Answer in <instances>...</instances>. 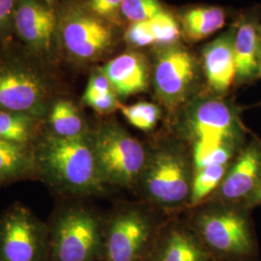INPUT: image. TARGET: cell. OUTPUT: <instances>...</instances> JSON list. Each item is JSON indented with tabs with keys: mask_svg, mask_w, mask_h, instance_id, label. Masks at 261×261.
Returning a JSON list of instances; mask_svg holds the SVG:
<instances>
[{
	"mask_svg": "<svg viewBox=\"0 0 261 261\" xmlns=\"http://www.w3.org/2000/svg\"><path fill=\"white\" fill-rule=\"evenodd\" d=\"M234 27L208 44L202 51L207 83L215 93H226L236 81Z\"/></svg>",
	"mask_w": 261,
	"mask_h": 261,
	"instance_id": "14",
	"label": "cell"
},
{
	"mask_svg": "<svg viewBox=\"0 0 261 261\" xmlns=\"http://www.w3.org/2000/svg\"><path fill=\"white\" fill-rule=\"evenodd\" d=\"M117 96L126 98L147 88L149 72L145 58L136 53L116 56L101 68Z\"/></svg>",
	"mask_w": 261,
	"mask_h": 261,
	"instance_id": "15",
	"label": "cell"
},
{
	"mask_svg": "<svg viewBox=\"0 0 261 261\" xmlns=\"http://www.w3.org/2000/svg\"><path fill=\"white\" fill-rule=\"evenodd\" d=\"M260 37V14L257 11L243 14L234 25V56L238 83H248L259 76Z\"/></svg>",
	"mask_w": 261,
	"mask_h": 261,
	"instance_id": "13",
	"label": "cell"
},
{
	"mask_svg": "<svg viewBox=\"0 0 261 261\" xmlns=\"http://www.w3.org/2000/svg\"><path fill=\"white\" fill-rule=\"evenodd\" d=\"M124 0H89L90 11L103 19H113L120 13Z\"/></svg>",
	"mask_w": 261,
	"mask_h": 261,
	"instance_id": "29",
	"label": "cell"
},
{
	"mask_svg": "<svg viewBox=\"0 0 261 261\" xmlns=\"http://www.w3.org/2000/svg\"><path fill=\"white\" fill-rule=\"evenodd\" d=\"M46 129L63 139H79L90 134L76 106L65 99L56 100L50 105L46 116Z\"/></svg>",
	"mask_w": 261,
	"mask_h": 261,
	"instance_id": "19",
	"label": "cell"
},
{
	"mask_svg": "<svg viewBox=\"0 0 261 261\" xmlns=\"http://www.w3.org/2000/svg\"><path fill=\"white\" fill-rule=\"evenodd\" d=\"M48 225L15 202L0 214V261H48Z\"/></svg>",
	"mask_w": 261,
	"mask_h": 261,
	"instance_id": "4",
	"label": "cell"
},
{
	"mask_svg": "<svg viewBox=\"0 0 261 261\" xmlns=\"http://www.w3.org/2000/svg\"><path fill=\"white\" fill-rule=\"evenodd\" d=\"M19 0H0V32L7 29L14 20Z\"/></svg>",
	"mask_w": 261,
	"mask_h": 261,
	"instance_id": "31",
	"label": "cell"
},
{
	"mask_svg": "<svg viewBox=\"0 0 261 261\" xmlns=\"http://www.w3.org/2000/svg\"><path fill=\"white\" fill-rule=\"evenodd\" d=\"M48 225V261H96L102 257L103 234L99 220L84 207L58 209Z\"/></svg>",
	"mask_w": 261,
	"mask_h": 261,
	"instance_id": "2",
	"label": "cell"
},
{
	"mask_svg": "<svg viewBox=\"0 0 261 261\" xmlns=\"http://www.w3.org/2000/svg\"><path fill=\"white\" fill-rule=\"evenodd\" d=\"M251 195H252L251 202L252 204H259V203H261V178Z\"/></svg>",
	"mask_w": 261,
	"mask_h": 261,
	"instance_id": "32",
	"label": "cell"
},
{
	"mask_svg": "<svg viewBox=\"0 0 261 261\" xmlns=\"http://www.w3.org/2000/svg\"><path fill=\"white\" fill-rule=\"evenodd\" d=\"M225 20V11L220 7L192 8L181 16V31L188 40L197 42L224 28Z\"/></svg>",
	"mask_w": 261,
	"mask_h": 261,
	"instance_id": "20",
	"label": "cell"
},
{
	"mask_svg": "<svg viewBox=\"0 0 261 261\" xmlns=\"http://www.w3.org/2000/svg\"><path fill=\"white\" fill-rule=\"evenodd\" d=\"M125 39L130 46L144 47L155 44L149 20L133 22L127 29Z\"/></svg>",
	"mask_w": 261,
	"mask_h": 261,
	"instance_id": "26",
	"label": "cell"
},
{
	"mask_svg": "<svg viewBox=\"0 0 261 261\" xmlns=\"http://www.w3.org/2000/svg\"><path fill=\"white\" fill-rule=\"evenodd\" d=\"M51 101L47 80L27 67H0V110L24 112L46 119Z\"/></svg>",
	"mask_w": 261,
	"mask_h": 261,
	"instance_id": "7",
	"label": "cell"
},
{
	"mask_svg": "<svg viewBox=\"0 0 261 261\" xmlns=\"http://www.w3.org/2000/svg\"><path fill=\"white\" fill-rule=\"evenodd\" d=\"M191 188L186 164L178 154L163 151L151 160L145 189L154 200L166 205L178 204L191 195Z\"/></svg>",
	"mask_w": 261,
	"mask_h": 261,
	"instance_id": "9",
	"label": "cell"
},
{
	"mask_svg": "<svg viewBox=\"0 0 261 261\" xmlns=\"http://www.w3.org/2000/svg\"><path fill=\"white\" fill-rule=\"evenodd\" d=\"M148 235V224L138 212L115 215L103 234V261H138Z\"/></svg>",
	"mask_w": 261,
	"mask_h": 261,
	"instance_id": "10",
	"label": "cell"
},
{
	"mask_svg": "<svg viewBox=\"0 0 261 261\" xmlns=\"http://www.w3.org/2000/svg\"><path fill=\"white\" fill-rule=\"evenodd\" d=\"M13 22L20 39L31 49L38 53L49 49L57 30V20L54 10L46 3L19 0Z\"/></svg>",
	"mask_w": 261,
	"mask_h": 261,
	"instance_id": "12",
	"label": "cell"
},
{
	"mask_svg": "<svg viewBox=\"0 0 261 261\" xmlns=\"http://www.w3.org/2000/svg\"><path fill=\"white\" fill-rule=\"evenodd\" d=\"M38 179L61 194L101 193V179L90 134L79 139L56 137L46 129L33 145Z\"/></svg>",
	"mask_w": 261,
	"mask_h": 261,
	"instance_id": "1",
	"label": "cell"
},
{
	"mask_svg": "<svg viewBox=\"0 0 261 261\" xmlns=\"http://www.w3.org/2000/svg\"><path fill=\"white\" fill-rule=\"evenodd\" d=\"M259 76H261V37L260 47H259Z\"/></svg>",
	"mask_w": 261,
	"mask_h": 261,
	"instance_id": "34",
	"label": "cell"
},
{
	"mask_svg": "<svg viewBox=\"0 0 261 261\" xmlns=\"http://www.w3.org/2000/svg\"><path fill=\"white\" fill-rule=\"evenodd\" d=\"M226 174V166H211L197 169L191 188V202L196 204L222 184Z\"/></svg>",
	"mask_w": 261,
	"mask_h": 261,
	"instance_id": "22",
	"label": "cell"
},
{
	"mask_svg": "<svg viewBox=\"0 0 261 261\" xmlns=\"http://www.w3.org/2000/svg\"><path fill=\"white\" fill-rule=\"evenodd\" d=\"M197 74L196 58L184 47L170 46L159 53L154 67V85L159 98L168 107L185 101Z\"/></svg>",
	"mask_w": 261,
	"mask_h": 261,
	"instance_id": "8",
	"label": "cell"
},
{
	"mask_svg": "<svg viewBox=\"0 0 261 261\" xmlns=\"http://www.w3.org/2000/svg\"><path fill=\"white\" fill-rule=\"evenodd\" d=\"M25 179H38L33 146L0 140V187Z\"/></svg>",
	"mask_w": 261,
	"mask_h": 261,
	"instance_id": "17",
	"label": "cell"
},
{
	"mask_svg": "<svg viewBox=\"0 0 261 261\" xmlns=\"http://www.w3.org/2000/svg\"><path fill=\"white\" fill-rule=\"evenodd\" d=\"M149 22L155 44L165 47L175 45L181 34V28L170 13L163 9Z\"/></svg>",
	"mask_w": 261,
	"mask_h": 261,
	"instance_id": "24",
	"label": "cell"
},
{
	"mask_svg": "<svg viewBox=\"0 0 261 261\" xmlns=\"http://www.w3.org/2000/svg\"><path fill=\"white\" fill-rule=\"evenodd\" d=\"M231 157H232L231 145H223L212 151L201 162H199L196 166V170L200 168L211 167V166H226Z\"/></svg>",
	"mask_w": 261,
	"mask_h": 261,
	"instance_id": "30",
	"label": "cell"
},
{
	"mask_svg": "<svg viewBox=\"0 0 261 261\" xmlns=\"http://www.w3.org/2000/svg\"><path fill=\"white\" fill-rule=\"evenodd\" d=\"M114 92L112 88V84L108 76L103 74V71L100 69L94 72L90 75L89 81L87 83L86 89L84 91L83 99L90 98V97H97V96H103L107 94Z\"/></svg>",
	"mask_w": 261,
	"mask_h": 261,
	"instance_id": "27",
	"label": "cell"
},
{
	"mask_svg": "<svg viewBox=\"0 0 261 261\" xmlns=\"http://www.w3.org/2000/svg\"><path fill=\"white\" fill-rule=\"evenodd\" d=\"M163 9L159 0H124L120 14L133 23L150 20Z\"/></svg>",
	"mask_w": 261,
	"mask_h": 261,
	"instance_id": "25",
	"label": "cell"
},
{
	"mask_svg": "<svg viewBox=\"0 0 261 261\" xmlns=\"http://www.w3.org/2000/svg\"><path fill=\"white\" fill-rule=\"evenodd\" d=\"M83 102L86 106L93 109L95 112L102 113V114L112 112L119 109V106H120V103L117 100V95L115 92L107 94L103 96L84 98L83 99Z\"/></svg>",
	"mask_w": 261,
	"mask_h": 261,
	"instance_id": "28",
	"label": "cell"
},
{
	"mask_svg": "<svg viewBox=\"0 0 261 261\" xmlns=\"http://www.w3.org/2000/svg\"><path fill=\"white\" fill-rule=\"evenodd\" d=\"M205 242L218 252L246 254L252 250L249 225L242 216L234 212H214L205 215L199 222Z\"/></svg>",
	"mask_w": 261,
	"mask_h": 261,
	"instance_id": "11",
	"label": "cell"
},
{
	"mask_svg": "<svg viewBox=\"0 0 261 261\" xmlns=\"http://www.w3.org/2000/svg\"><path fill=\"white\" fill-rule=\"evenodd\" d=\"M46 127V119L24 113L0 110V140L33 146Z\"/></svg>",
	"mask_w": 261,
	"mask_h": 261,
	"instance_id": "18",
	"label": "cell"
},
{
	"mask_svg": "<svg viewBox=\"0 0 261 261\" xmlns=\"http://www.w3.org/2000/svg\"><path fill=\"white\" fill-rule=\"evenodd\" d=\"M261 154L256 147H248L225 174L221 184V195L229 200L252 194L260 180Z\"/></svg>",
	"mask_w": 261,
	"mask_h": 261,
	"instance_id": "16",
	"label": "cell"
},
{
	"mask_svg": "<svg viewBox=\"0 0 261 261\" xmlns=\"http://www.w3.org/2000/svg\"><path fill=\"white\" fill-rule=\"evenodd\" d=\"M90 141L105 185L130 186L145 168L141 143L115 123H105L90 133Z\"/></svg>",
	"mask_w": 261,
	"mask_h": 261,
	"instance_id": "3",
	"label": "cell"
},
{
	"mask_svg": "<svg viewBox=\"0 0 261 261\" xmlns=\"http://www.w3.org/2000/svg\"><path fill=\"white\" fill-rule=\"evenodd\" d=\"M57 30L66 53L82 62L102 57L114 41L112 28L106 19L81 8L68 10L57 22Z\"/></svg>",
	"mask_w": 261,
	"mask_h": 261,
	"instance_id": "6",
	"label": "cell"
},
{
	"mask_svg": "<svg viewBox=\"0 0 261 261\" xmlns=\"http://www.w3.org/2000/svg\"><path fill=\"white\" fill-rule=\"evenodd\" d=\"M203 252L190 235L174 231L169 235L159 261H203Z\"/></svg>",
	"mask_w": 261,
	"mask_h": 261,
	"instance_id": "21",
	"label": "cell"
},
{
	"mask_svg": "<svg viewBox=\"0 0 261 261\" xmlns=\"http://www.w3.org/2000/svg\"><path fill=\"white\" fill-rule=\"evenodd\" d=\"M187 126L194 140V161L197 165L215 149L231 145L238 130L233 107L218 98H204L187 113Z\"/></svg>",
	"mask_w": 261,
	"mask_h": 261,
	"instance_id": "5",
	"label": "cell"
},
{
	"mask_svg": "<svg viewBox=\"0 0 261 261\" xmlns=\"http://www.w3.org/2000/svg\"><path fill=\"white\" fill-rule=\"evenodd\" d=\"M45 1V3L47 4V6H49L50 8H53V6H54V4L56 3V0H44Z\"/></svg>",
	"mask_w": 261,
	"mask_h": 261,
	"instance_id": "33",
	"label": "cell"
},
{
	"mask_svg": "<svg viewBox=\"0 0 261 261\" xmlns=\"http://www.w3.org/2000/svg\"><path fill=\"white\" fill-rule=\"evenodd\" d=\"M120 112L127 121L142 130H152L158 123L161 111L155 103L140 102L130 106H119Z\"/></svg>",
	"mask_w": 261,
	"mask_h": 261,
	"instance_id": "23",
	"label": "cell"
}]
</instances>
